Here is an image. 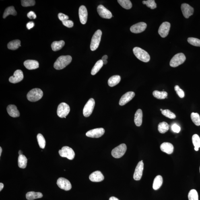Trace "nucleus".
<instances>
[{"mask_svg": "<svg viewBox=\"0 0 200 200\" xmlns=\"http://www.w3.org/2000/svg\"><path fill=\"white\" fill-rule=\"evenodd\" d=\"M72 61L71 56H61L58 58L54 64V67L56 70L63 69L69 65Z\"/></svg>", "mask_w": 200, "mask_h": 200, "instance_id": "obj_1", "label": "nucleus"}, {"mask_svg": "<svg viewBox=\"0 0 200 200\" xmlns=\"http://www.w3.org/2000/svg\"><path fill=\"white\" fill-rule=\"evenodd\" d=\"M134 54L138 59L145 63H147L150 60V56L147 52L142 49L139 47H135L133 49Z\"/></svg>", "mask_w": 200, "mask_h": 200, "instance_id": "obj_2", "label": "nucleus"}, {"mask_svg": "<svg viewBox=\"0 0 200 200\" xmlns=\"http://www.w3.org/2000/svg\"><path fill=\"white\" fill-rule=\"evenodd\" d=\"M43 96V92L41 89L39 88H35L32 89L27 95L28 100L32 102L37 101L40 100Z\"/></svg>", "mask_w": 200, "mask_h": 200, "instance_id": "obj_3", "label": "nucleus"}, {"mask_svg": "<svg viewBox=\"0 0 200 200\" xmlns=\"http://www.w3.org/2000/svg\"><path fill=\"white\" fill-rule=\"evenodd\" d=\"M102 32L101 30H98L95 33L91 40L90 48L91 50L94 51L99 47L101 38Z\"/></svg>", "mask_w": 200, "mask_h": 200, "instance_id": "obj_4", "label": "nucleus"}, {"mask_svg": "<svg viewBox=\"0 0 200 200\" xmlns=\"http://www.w3.org/2000/svg\"><path fill=\"white\" fill-rule=\"evenodd\" d=\"M186 60V57L184 54L180 53L176 54L172 58L170 62V67H175L181 65Z\"/></svg>", "mask_w": 200, "mask_h": 200, "instance_id": "obj_5", "label": "nucleus"}, {"mask_svg": "<svg viewBox=\"0 0 200 200\" xmlns=\"http://www.w3.org/2000/svg\"><path fill=\"white\" fill-rule=\"evenodd\" d=\"M59 153L60 156L67 158L69 160H73L75 158L74 151L71 147H63L61 150H59Z\"/></svg>", "mask_w": 200, "mask_h": 200, "instance_id": "obj_6", "label": "nucleus"}, {"mask_svg": "<svg viewBox=\"0 0 200 200\" xmlns=\"http://www.w3.org/2000/svg\"><path fill=\"white\" fill-rule=\"evenodd\" d=\"M127 150V145L122 143L113 149L111 152L112 155L115 158H121L125 154Z\"/></svg>", "mask_w": 200, "mask_h": 200, "instance_id": "obj_7", "label": "nucleus"}, {"mask_svg": "<svg viewBox=\"0 0 200 200\" xmlns=\"http://www.w3.org/2000/svg\"><path fill=\"white\" fill-rule=\"evenodd\" d=\"M70 111V108L69 105L65 103H61L58 106L57 113L58 116L60 118H66Z\"/></svg>", "mask_w": 200, "mask_h": 200, "instance_id": "obj_8", "label": "nucleus"}, {"mask_svg": "<svg viewBox=\"0 0 200 200\" xmlns=\"http://www.w3.org/2000/svg\"><path fill=\"white\" fill-rule=\"evenodd\" d=\"M95 105L94 99L91 98L85 105L83 109V114L85 117H88L92 114Z\"/></svg>", "mask_w": 200, "mask_h": 200, "instance_id": "obj_9", "label": "nucleus"}, {"mask_svg": "<svg viewBox=\"0 0 200 200\" xmlns=\"http://www.w3.org/2000/svg\"><path fill=\"white\" fill-rule=\"evenodd\" d=\"M57 184L59 188L66 191H69L72 188L71 182L65 178L61 177L58 179Z\"/></svg>", "mask_w": 200, "mask_h": 200, "instance_id": "obj_10", "label": "nucleus"}, {"mask_svg": "<svg viewBox=\"0 0 200 200\" xmlns=\"http://www.w3.org/2000/svg\"><path fill=\"white\" fill-rule=\"evenodd\" d=\"M105 130L103 128H98L90 130L87 132V137L92 138H99L101 137L105 133Z\"/></svg>", "mask_w": 200, "mask_h": 200, "instance_id": "obj_11", "label": "nucleus"}, {"mask_svg": "<svg viewBox=\"0 0 200 200\" xmlns=\"http://www.w3.org/2000/svg\"><path fill=\"white\" fill-rule=\"evenodd\" d=\"M97 11L100 16L102 18L110 19L112 17V13L103 5L98 6L97 7Z\"/></svg>", "mask_w": 200, "mask_h": 200, "instance_id": "obj_12", "label": "nucleus"}, {"mask_svg": "<svg viewBox=\"0 0 200 200\" xmlns=\"http://www.w3.org/2000/svg\"><path fill=\"white\" fill-rule=\"evenodd\" d=\"M144 168V164L143 160L140 161L135 168L133 174V178L136 180H139L141 179L143 174Z\"/></svg>", "mask_w": 200, "mask_h": 200, "instance_id": "obj_13", "label": "nucleus"}, {"mask_svg": "<svg viewBox=\"0 0 200 200\" xmlns=\"http://www.w3.org/2000/svg\"><path fill=\"white\" fill-rule=\"evenodd\" d=\"M170 27V23L167 22H163L159 29V34L162 38L166 37L168 35Z\"/></svg>", "mask_w": 200, "mask_h": 200, "instance_id": "obj_14", "label": "nucleus"}, {"mask_svg": "<svg viewBox=\"0 0 200 200\" xmlns=\"http://www.w3.org/2000/svg\"><path fill=\"white\" fill-rule=\"evenodd\" d=\"M147 27V25L145 23L139 22L133 25L130 28V30L135 34H138L144 31Z\"/></svg>", "mask_w": 200, "mask_h": 200, "instance_id": "obj_15", "label": "nucleus"}, {"mask_svg": "<svg viewBox=\"0 0 200 200\" xmlns=\"http://www.w3.org/2000/svg\"><path fill=\"white\" fill-rule=\"evenodd\" d=\"M24 79V74L21 70H17L15 71L13 76L10 77L9 81L13 83L20 82Z\"/></svg>", "mask_w": 200, "mask_h": 200, "instance_id": "obj_16", "label": "nucleus"}, {"mask_svg": "<svg viewBox=\"0 0 200 200\" xmlns=\"http://www.w3.org/2000/svg\"><path fill=\"white\" fill-rule=\"evenodd\" d=\"M79 15L80 22L81 24L84 25L86 24L88 19V11L85 6H81L79 10Z\"/></svg>", "mask_w": 200, "mask_h": 200, "instance_id": "obj_17", "label": "nucleus"}, {"mask_svg": "<svg viewBox=\"0 0 200 200\" xmlns=\"http://www.w3.org/2000/svg\"><path fill=\"white\" fill-rule=\"evenodd\" d=\"M181 8L182 13L186 18H188L190 16L193 15L194 12L193 7L188 5V4H182Z\"/></svg>", "mask_w": 200, "mask_h": 200, "instance_id": "obj_18", "label": "nucleus"}, {"mask_svg": "<svg viewBox=\"0 0 200 200\" xmlns=\"http://www.w3.org/2000/svg\"><path fill=\"white\" fill-rule=\"evenodd\" d=\"M135 96V93L133 92H128L123 95L120 99L119 104L120 106H123L128 103Z\"/></svg>", "mask_w": 200, "mask_h": 200, "instance_id": "obj_19", "label": "nucleus"}, {"mask_svg": "<svg viewBox=\"0 0 200 200\" xmlns=\"http://www.w3.org/2000/svg\"><path fill=\"white\" fill-rule=\"evenodd\" d=\"M89 178L91 181L100 182L104 180V177L100 171H96L90 174Z\"/></svg>", "mask_w": 200, "mask_h": 200, "instance_id": "obj_20", "label": "nucleus"}, {"mask_svg": "<svg viewBox=\"0 0 200 200\" xmlns=\"http://www.w3.org/2000/svg\"><path fill=\"white\" fill-rule=\"evenodd\" d=\"M7 110L9 115L11 117L17 118L20 116V113L17 109V107L15 105H9L7 107Z\"/></svg>", "mask_w": 200, "mask_h": 200, "instance_id": "obj_21", "label": "nucleus"}, {"mask_svg": "<svg viewBox=\"0 0 200 200\" xmlns=\"http://www.w3.org/2000/svg\"><path fill=\"white\" fill-rule=\"evenodd\" d=\"M24 65L29 70L35 69L39 67V63L35 60H28L25 61Z\"/></svg>", "mask_w": 200, "mask_h": 200, "instance_id": "obj_22", "label": "nucleus"}, {"mask_svg": "<svg viewBox=\"0 0 200 200\" xmlns=\"http://www.w3.org/2000/svg\"><path fill=\"white\" fill-rule=\"evenodd\" d=\"M161 150L168 154H172L173 152L174 147L171 143L169 142H164L160 146Z\"/></svg>", "mask_w": 200, "mask_h": 200, "instance_id": "obj_23", "label": "nucleus"}, {"mask_svg": "<svg viewBox=\"0 0 200 200\" xmlns=\"http://www.w3.org/2000/svg\"><path fill=\"white\" fill-rule=\"evenodd\" d=\"M143 113L141 109H138L135 114L134 122L137 127H140L142 124Z\"/></svg>", "mask_w": 200, "mask_h": 200, "instance_id": "obj_24", "label": "nucleus"}, {"mask_svg": "<svg viewBox=\"0 0 200 200\" xmlns=\"http://www.w3.org/2000/svg\"><path fill=\"white\" fill-rule=\"evenodd\" d=\"M42 197V194L40 192H29L26 194V198L28 200L40 198Z\"/></svg>", "mask_w": 200, "mask_h": 200, "instance_id": "obj_25", "label": "nucleus"}, {"mask_svg": "<svg viewBox=\"0 0 200 200\" xmlns=\"http://www.w3.org/2000/svg\"><path fill=\"white\" fill-rule=\"evenodd\" d=\"M163 182V178L160 175L157 176L153 180V189L157 190L160 188L162 185Z\"/></svg>", "mask_w": 200, "mask_h": 200, "instance_id": "obj_26", "label": "nucleus"}, {"mask_svg": "<svg viewBox=\"0 0 200 200\" xmlns=\"http://www.w3.org/2000/svg\"><path fill=\"white\" fill-rule=\"evenodd\" d=\"M121 80V77L119 75L113 76L109 79L108 85L110 87H113L118 85Z\"/></svg>", "mask_w": 200, "mask_h": 200, "instance_id": "obj_27", "label": "nucleus"}, {"mask_svg": "<svg viewBox=\"0 0 200 200\" xmlns=\"http://www.w3.org/2000/svg\"><path fill=\"white\" fill-rule=\"evenodd\" d=\"M65 42L63 40L53 42L51 44V48L53 51H57L61 50L65 45Z\"/></svg>", "mask_w": 200, "mask_h": 200, "instance_id": "obj_28", "label": "nucleus"}, {"mask_svg": "<svg viewBox=\"0 0 200 200\" xmlns=\"http://www.w3.org/2000/svg\"><path fill=\"white\" fill-rule=\"evenodd\" d=\"M104 64L102 60H99L97 61L92 69L91 72V74L92 75H96L103 67Z\"/></svg>", "mask_w": 200, "mask_h": 200, "instance_id": "obj_29", "label": "nucleus"}, {"mask_svg": "<svg viewBox=\"0 0 200 200\" xmlns=\"http://www.w3.org/2000/svg\"><path fill=\"white\" fill-rule=\"evenodd\" d=\"M21 41L19 40L12 41L7 44V48L9 49L12 50H16L21 46Z\"/></svg>", "mask_w": 200, "mask_h": 200, "instance_id": "obj_30", "label": "nucleus"}, {"mask_svg": "<svg viewBox=\"0 0 200 200\" xmlns=\"http://www.w3.org/2000/svg\"><path fill=\"white\" fill-rule=\"evenodd\" d=\"M27 160L25 155H19L18 160V166L19 168L24 169L26 168L27 164Z\"/></svg>", "mask_w": 200, "mask_h": 200, "instance_id": "obj_31", "label": "nucleus"}, {"mask_svg": "<svg viewBox=\"0 0 200 200\" xmlns=\"http://www.w3.org/2000/svg\"><path fill=\"white\" fill-rule=\"evenodd\" d=\"M153 95L155 98L159 100H163L167 97L168 93L164 91L160 92L158 91H155L153 92Z\"/></svg>", "mask_w": 200, "mask_h": 200, "instance_id": "obj_32", "label": "nucleus"}, {"mask_svg": "<svg viewBox=\"0 0 200 200\" xmlns=\"http://www.w3.org/2000/svg\"><path fill=\"white\" fill-rule=\"evenodd\" d=\"M169 125L167 123L165 122H161L158 125V130L161 133H164L169 129Z\"/></svg>", "mask_w": 200, "mask_h": 200, "instance_id": "obj_33", "label": "nucleus"}, {"mask_svg": "<svg viewBox=\"0 0 200 200\" xmlns=\"http://www.w3.org/2000/svg\"><path fill=\"white\" fill-rule=\"evenodd\" d=\"M11 15L13 16H16L17 15V12L14 8L13 6L10 7L5 9L3 15V18H5L8 15Z\"/></svg>", "mask_w": 200, "mask_h": 200, "instance_id": "obj_34", "label": "nucleus"}, {"mask_svg": "<svg viewBox=\"0 0 200 200\" xmlns=\"http://www.w3.org/2000/svg\"><path fill=\"white\" fill-rule=\"evenodd\" d=\"M118 2L121 6L125 9H129L133 6L131 2L129 0H118Z\"/></svg>", "mask_w": 200, "mask_h": 200, "instance_id": "obj_35", "label": "nucleus"}, {"mask_svg": "<svg viewBox=\"0 0 200 200\" xmlns=\"http://www.w3.org/2000/svg\"><path fill=\"white\" fill-rule=\"evenodd\" d=\"M39 145L40 148L44 149L46 145V141L43 136L41 134L39 133L37 136Z\"/></svg>", "mask_w": 200, "mask_h": 200, "instance_id": "obj_36", "label": "nucleus"}, {"mask_svg": "<svg viewBox=\"0 0 200 200\" xmlns=\"http://www.w3.org/2000/svg\"><path fill=\"white\" fill-rule=\"evenodd\" d=\"M191 118L192 122L196 125H200V116L197 113H192L191 114Z\"/></svg>", "mask_w": 200, "mask_h": 200, "instance_id": "obj_37", "label": "nucleus"}, {"mask_svg": "<svg viewBox=\"0 0 200 200\" xmlns=\"http://www.w3.org/2000/svg\"><path fill=\"white\" fill-rule=\"evenodd\" d=\"M188 198L189 200H199L198 195L195 189H192L188 193Z\"/></svg>", "mask_w": 200, "mask_h": 200, "instance_id": "obj_38", "label": "nucleus"}, {"mask_svg": "<svg viewBox=\"0 0 200 200\" xmlns=\"http://www.w3.org/2000/svg\"><path fill=\"white\" fill-rule=\"evenodd\" d=\"M143 4L146 5L147 7L151 9H153L156 8L157 5L154 0H147V1L142 2Z\"/></svg>", "mask_w": 200, "mask_h": 200, "instance_id": "obj_39", "label": "nucleus"}, {"mask_svg": "<svg viewBox=\"0 0 200 200\" xmlns=\"http://www.w3.org/2000/svg\"><path fill=\"white\" fill-rule=\"evenodd\" d=\"M162 114L166 117L171 119H175L176 117L175 114L168 109L163 110L162 111Z\"/></svg>", "mask_w": 200, "mask_h": 200, "instance_id": "obj_40", "label": "nucleus"}, {"mask_svg": "<svg viewBox=\"0 0 200 200\" xmlns=\"http://www.w3.org/2000/svg\"><path fill=\"white\" fill-rule=\"evenodd\" d=\"M188 42L192 45L200 47V40L194 38H189L188 39Z\"/></svg>", "mask_w": 200, "mask_h": 200, "instance_id": "obj_41", "label": "nucleus"}, {"mask_svg": "<svg viewBox=\"0 0 200 200\" xmlns=\"http://www.w3.org/2000/svg\"><path fill=\"white\" fill-rule=\"evenodd\" d=\"M192 142L195 147H200V138L197 134L194 135L192 137Z\"/></svg>", "mask_w": 200, "mask_h": 200, "instance_id": "obj_42", "label": "nucleus"}, {"mask_svg": "<svg viewBox=\"0 0 200 200\" xmlns=\"http://www.w3.org/2000/svg\"><path fill=\"white\" fill-rule=\"evenodd\" d=\"M35 4V1L34 0H22L21 1V4L23 7H28L33 6Z\"/></svg>", "mask_w": 200, "mask_h": 200, "instance_id": "obj_43", "label": "nucleus"}, {"mask_svg": "<svg viewBox=\"0 0 200 200\" xmlns=\"http://www.w3.org/2000/svg\"><path fill=\"white\" fill-rule=\"evenodd\" d=\"M174 90L176 91L177 94L180 98H183L184 96V93L183 90L180 89L178 85H176L174 87Z\"/></svg>", "mask_w": 200, "mask_h": 200, "instance_id": "obj_44", "label": "nucleus"}, {"mask_svg": "<svg viewBox=\"0 0 200 200\" xmlns=\"http://www.w3.org/2000/svg\"><path fill=\"white\" fill-rule=\"evenodd\" d=\"M64 26L67 27L68 28H71L73 26V22L71 20H66L62 22Z\"/></svg>", "mask_w": 200, "mask_h": 200, "instance_id": "obj_45", "label": "nucleus"}, {"mask_svg": "<svg viewBox=\"0 0 200 200\" xmlns=\"http://www.w3.org/2000/svg\"><path fill=\"white\" fill-rule=\"evenodd\" d=\"M58 18L60 21H63L68 20L69 17L67 15L64 14L63 13H60L58 15Z\"/></svg>", "mask_w": 200, "mask_h": 200, "instance_id": "obj_46", "label": "nucleus"}, {"mask_svg": "<svg viewBox=\"0 0 200 200\" xmlns=\"http://www.w3.org/2000/svg\"><path fill=\"white\" fill-rule=\"evenodd\" d=\"M171 128L172 131L174 132V133H179L180 131V129H181L179 126L176 124H174V125H173Z\"/></svg>", "mask_w": 200, "mask_h": 200, "instance_id": "obj_47", "label": "nucleus"}, {"mask_svg": "<svg viewBox=\"0 0 200 200\" xmlns=\"http://www.w3.org/2000/svg\"><path fill=\"white\" fill-rule=\"evenodd\" d=\"M27 16L30 19H35L36 18L35 13L33 11H30L27 14Z\"/></svg>", "mask_w": 200, "mask_h": 200, "instance_id": "obj_48", "label": "nucleus"}, {"mask_svg": "<svg viewBox=\"0 0 200 200\" xmlns=\"http://www.w3.org/2000/svg\"><path fill=\"white\" fill-rule=\"evenodd\" d=\"M35 26V24L33 22H30L27 23L26 24V27L28 30H30L32 28Z\"/></svg>", "mask_w": 200, "mask_h": 200, "instance_id": "obj_49", "label": "nucleus"}, {"mask_svg": "<svg viewBox=\"0 0 200 200\" xmlns=\"http://www.w3.org/2000/svg\"><path fill=\"white\" fill-rule=\"evenodd\" d=\"M108 56L107 55H105L103 56L102 58V60L103 62L104 65H106L108 63L107 59Z\"/></svg>", "mask_w": 200, "mask_h": 200, "instance_id": "obj_50", "label": "nucleus"}, {"mask_svg": "<svg viewBox=\"0 0 200 200\" xmlns=\"http://www.w3.org/2000/svg\"><path fill=\"white\" fill-rule=\"evenodd\" d=\"M109 200H119L117 198H116L115 197H112L110 198Z\"/></svg>", "mask_w": 200, "mask_h": 200, "instance_id": "obj_51", "label": "nucleus"}, {"mask_svg": "<svg viewBox=\"0 0 200 200\" xmlns=\"http://www.w3.org/2000/svg\"><path fill=\"white\" fill-rule=\"evenodd\" d=\"M4 187V184L3 183H0V191H1Z\"/></svg>", "mask_w": 200, "mask_h": 200, "instance_id": "obj_52", "label": "nucleus"}, {"mask_svg": "<svg viewBox=\"0 0 200 200\" xmlns=\"http://www.w3.org/2000/svg\"><path fill=\"white\" fill-rule=\"evenodd\" d=\"M22 153H22V151H21V150L19 151V155H22Z\"/></svg>", "mask_w": 200, "mask_h": 200, "instance_id": "obj_53", "label": "nucleus"}, {"mask_svg": "<svg viewBox=\"0 0 200 200\" xmlns=\"http://www.w3.org/2000/svg\"><path fill=\"white\" fill-rule=\"evenodd\" d=\"M2 152V147H0V156H1Z\"/></svg>", "mask_w": 200, "mask_h": 200, "instance_id": "obj_54", "label": "nucleus"}, {"mask_svg": "<svg viewBox=\"0 0 200 200\" xmlns=\"http://www.w3.org/2000/svg\"><path fill=\"white\" fill-rule=\"evenodd\" d=\"M199 148H198V147H195V148H194V149H195V150L196 151H198V150H199Z\"/></svg>", "mask_w": 200, "mask_h": 200, "instance_id": "obj_55", "label": "nucleus"}, {"mask_svg": "<svg viewBox=\"0 0 200 200\" xmlns=\"http://www.w3.org/2000/svg\"><path fill=\"white\" fill-rule=\"evenodd\" d=\"M160 111H162L163 110L162 109H160Z\"/></svg>", "mask_w": 200, "mask_h": 200, "instance_id": "obj_56", "label": "nucleus"}, {"mask_svg": "<svg viewBox=\"0 0 200 200\" xmlns=\"http://www.w3.org/2000/svg\"></svg>", "mask_w": 200, "mask_h": 200, "instance_id": "obj_57", "label": "nucleus"}]
</instances>
